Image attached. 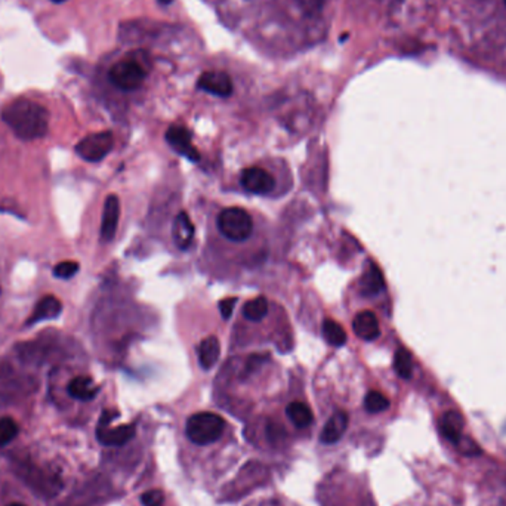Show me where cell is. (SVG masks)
Wrapping results in <instances>:
<instances>
[{
  "label": "cell",
  "mask_w": 506,
  "mask_h": 506,
  "mask_svg": "<svg viewBox=\"0 0 506 506\" xmlns=\"http://www.w3.org/2000/svg\"><path fill=\"white\" fill-rule=\"evenodd\" d=\"M120 218V200L116 194H110L104 203L101 238L103 241H112L116 236Z\"/></svg>",
  "instance_id": "cell-10"
},
{
  "label": "cell",
  "mask_w": 506,
  "mask_h": 506,
  "mask_svg": "<svg viewBox=\"0 0 506 506\" xmlns=\"http://www.w3.org/2000/svg\"><path fill=\"white\" fill-rule=\"evenodd\" d=\"M348 422H349V417H348L347 412L338 410L336 413H333V416L327 421V424L324 425L323 431H322V435H320L322 443H324V444L338 443L345 434L347 428H348Z\"/></svg>",
  "instance_id": "cell-14"
},
{
  "label": "cell",
  "mask_w": 506,
  "mask_h": 506,
  "mask_svg": "<svg viewBox=\"0 0 506 506\" xmlns=\"http://www.w3.org/2000/svg\"><path fill=\"white\" fill-rule=\"evenodd\" d=\"M51 2H53V3H62V2H65V0H51Z\"/></svg>",
  "instance_id": "cell-31"
},
{
  "label": "cell",
  "mask_w": 506,
  "mask_h": 506,
  "mask_svg": "<svg viewBox=\"0 0 506 506\" xmlns=\"http://www.w3.org/2000/svg\"><path fill=\"white\" fill-rule=\"evenodd\" d=\"M354 333L363 340H375L381 335L378 317L372 311L358 313L353 322Z\"/></svg>",
  "instance_id": "cell-15"
},
{
  "label": "cell",
  "mask_w": 506,
  "mask_h": 506,
  "mask_svg": "<svg viewBox=\"0 0 506 506\" xmlns=\"http://www.w3.org/2000/svg\"><path fill=\"white\" fill-rule=\"evenodd\" d=\"M61 313H62V302L57 298V296L46 295L37 302L26 324L33 326L45 320H53V318L60 317Z\"/></svg>",
  "instance_id": "cell-11"
},
{
  "label": "cell",
  "mask_w": 506,
  "mask_h": 506,
  "mask_svg": "<svg viewBox=\"0 0 506 506\" xmlns=\"http://www.w3.org/2000/svg\"><path fill=\"white\" fill-rule=\"evenodd\" d=\"M197 86L216 96L225 98L233 94V80L225 71H204L197 80Z\"/></svg>",
  "instance_id": "cell-8"
},
{
  "label": "cell",
  "mask_w": 506,
  "mask_h": 506,
  "mask_svg": "<svg viewBox=\"0 0 506 506\" xmlns=\"http://www.w3.org/2000/svg\"><path fill=\"white\" fill-rule=\"evenodd\" d=\"M67 391L70 397L80 400V401H89L96 397V394L100 392V387H96L94 383V379L89 376H76L70 381Z\"/></svg>",
  "instance_id": "cell-17"
},
{
  "label": "cell",
  "mask_w": 506,
  "mask_h": 506,
  "mask_svg": "<svg viewBox=\"0 0 506 506\" xmlns=\"http://www.w3.org/2000/svg\"><path fill=\"white\" fill-rule=\"evenodd\" d=\"M166 141L169 146L182 156L189 157L193 162H197L200 159V154L197 151L191 142V134L190 130L184 126H171L166 132Z\"/></svg>",
  "instance_id": "cell-9"
},
{
  "label": "cell",
  "mask_w": 506,
  "mask_h": 506,
  "mask_svg": "<svg viewBox=\"0 0 506 506\" xmlns=\"http://www.w3.org/2000/svg\"><path fill=\"white\" fill-rule=\"evenodd\" d=\"M114 138L112 132H98L87 135L76 146V152L86 162H100L113 150Z\"/></svg>",
  "instance_id": "cell-5"
},
{
  "label": "cell",
  "mask_w": 506,
  "mask_h": 506,
  "mask_svg": "<svg viewBox=\"0 0 506 506\" xmlns=\"http://www.w3.org/2000/svg\"><path fill=\"white\" fill-rule=\"evenodd\" d=\"M268 313V301L263 296H258V298L247 301L243 305V315L247 318L249 322H261L265 318Z\"/></svg>",
  "instance_id": "cell-21"
},
{
  "label": "cell",
  "mask_w": 506,
  "mask_h": 506,
  "mask_svg": "<svg viewBox=\"0 0 506 506\" xmlns=\"http://www.w3.org/2000/svg\"><path fill=\"white\" fill-rule=\"evenodd\" d=\"M365 407L369 413H381L388 410L390 400L379 391H370L365 399Z\"/></svg>",
  "instance_id": "cell-23"
},
{
  "label": "cell",
  "mask_w": 506,
  "mask_h": 506,
  "mask_svg": "<svg viewBox=\"0 0 506 506\" xmlns=\"http://www.w3.org/2000/svg\"><path fill=\"white\" fill-rule=\"evenodd\" d=\"M147 71L138 61L123 60L114 64L108 73V79L122 91H135L144 83Z\"/></svg>",
  "instance_id": "cell-4"
},
{
  "label": "cell",
  "mask_w": 506,
  "mask_h": 506,
  "mask_svg": "<svg viewBox=\"0 0 506 506\" xmlns=\"http://www.w3.org/2000/svg\"><path fill=\"white\" fill-rule=\"evenodd\" d=\"M159 2L163 3V5H169L172 2V0H159Z\"/></svg>",
  "instance_id": "cell-29"
},
{
  "label": "cell",
  "mask_w": 506,
  "mask_h": 506,
  "mask_svg": "<svg viewBox=\"0 0 506 506\" xmlns=\"http://www.w3.org/2000/svg\"><path fill=\"white\" fill-rule=\"evenodd\" d=\"M505 430H506V426H505Z\"/></svg>",
  "instance_id": "cell-33"
},
{
  "label": "cell",
  "mask_w": 506,
  "mask_h": 506,
  "mask_svg": "<svg viewBox=\"0 0 506 506\" xmlns=\"http://www.w3.org/2000/svg\"><path fill=\"white\" fill-rule=\"evenodd\" d=\"M236 302H237L236 298H229V299L221 301V304H219V310H221V314H223V317L225 318V320H228V318L231 317V314H233Z\"/></svg>",
  "instance_id": "cell-27"
},
{
  "label": "cell",
  "mask_w": 506,
  "mask_h": 506,
  "mask_svg": "<svg viewBox=\"0 0 506 506\" xmlns=\"http://www.w3.org/2000/svg\"><path fill=\"white\" fill-rule=\"evenodd\" d=\"M464 428H465L464 416L455 410L444 413L442 419H439V431H442L443 437L447 439V442L453 443L456 446H459L462 442V433H464Z\"/></svg>",
  "instance_id": "cell-13"
},
{
  "label": "cell",
  "mask_w": 506,
  "mask_h": 506,
  "mask_svg": "<svg viewBox=\"0 0 506 506\" xmlns=\"http://www.w3.org/2000/svg\"><path fill=\"white\" fill-rule=\"evenodd\" d=\"M225 421L223 416L212 412H199L186 421L185 434L190 442L197 446H209L218 442L225 431Z\"/></svg>",
  "instance_id": "cell-2"
},
{
  "label": "cell",
  "mask_w": 506,
  "mask_h": 506,
  "mask_svg": "<svg viewBox=\"0 0 506 506\" xmlns=\"http://www.w3.org/2000/svg\"><path fill=\"white\" fill-rule=\"evenodd\" d=\"M141 502L144 506H164V494L162 490L152 489L142 494Z\"/></svg>",
  "instance_id": "cell-26"
},
{
  "label": "cell",
  "mask_w": 506,
  "mask_h": 506,
  "mask_svg": "<svg viewBox=\"0 0 506 506\" xmlns=\"http://www.w3.org/2000/svg\"><path fill=\"white\" fill-rule=\"evenodd\" d=\"M19 433L18 424L12 419V417H2L0 419V447L9 444L14 442L15 437Z\"/></svg>",
  "instance_id": "cell-24"
},
{
  "label": "cell",
  "mask_w": 506,
  "mask_h": 506,
  "mask_svg": "<svg viewBox=\"0 0 506 506\" xmlns=\"http://www.w3.org/2000/svg\"><path fill=\"white\" fill-rule=\"evenodd\" d=\"M218 229L231 241H245L253 233L252 216L241 207H228L218 216Z\"/></svg>",
  "instance_id": "cell-3"
},
{
  "label": "cell",
  "mask_w": 506,
  "mask_h": 506,
  "mask_svg": "<svg viewBox=\"0 0 506 506\" xmlns=\"http://www.w3.org/2000/svg\"><path fill=\"white\" fill-rule=\"evenodd\" d=\"M299 3L308 10V12H311V10H317L322 8L323 0H299Z\"/></svg>",
  "instance_id": "cell-28"
},
{
  "label": "cell",
  "mask_w": 506,
  "mask_h": 506,
  "mask_svg": "<svg viewBox=\"0 0 506 506\" xmlns=\"http://www.w3.org/2000/svg\"><path fill=\"white\" fill-rule=\"evenodd\" d=\"M3 122L12 129L14 134L23 141H35L43 138L49 129V112L27 98L9 103L2 110Z\"/></svg>",
  "instance_id": "cell-1"
},
{
  "label": "cell",
  "mask_w": 506,
  "mask_h": 506,
  "mask_svg": "<svg viewBox=\"0 0 506 506\" xmlns=\"http://www.w3.org/2000/svg\"><path fill=\"white\" fill-rule=\"evenodd\" d=\"M505 3H506V0H505Z\"/></svg>",
  "instance_id": "cell-32"
},
{
  "label": "cell",
  "mask_w": 506,
  "mask_h": 506,
  "mask_svg": "<svg viewBox=\"0 0 506 506\" xmlns=\"http://www.w3.org/2000/svg\"><path fill=\"white\" fill-rule=\"evenodd\" d=\"M172 238L178 249L186 250L193 245L194 224L186 212H180L172 225Z\"/></svg>",
  "instance_id": "cell-12"
},
{
  "label": "cell",
  "mask_w": 506,
  "mask_h": 506,
  "mask_svg": "<svg viewBox=\"0 0 506 506\" xmlns=\"http://www.w3.org/2000/svg\"><path fill=\"white\" fill-rule=\"evenodd\" d=\"M135 433H137L135 424L120 425L116 428H112L110 425H98L96 438L98 442L104 446L119 447L130 442V439L135 437Z\"/></svg>",
  "instance_id": "cell-7"
},
{
  "label": "cell",
  "mask_w": 506,
  "mask_h": 506,
  "mask_svg": "<svg viewBox=\"0 0 506 506\" xmlns=\"http://www.w3.org/2000/svg\"><path fill=\"white\" fill-rule=\"evenodd\" d=\"M385 288L383 277L379 267L376 263H369L366 271L363 272L361 280H360V293L363 296H376L379 295Z\"/></svg>",
  "instance_id": "cell-16"
},
{
  "label": "cell",
  "mask_w": 506,
  "mask_h": 506,
  "mask_svg": "<svg viewBox=\"0 0 506 506\" xmlns=\"http://www.w3.org/2000/svg\"><path fill=\"white\" fill-rule=\"evenodd\" d=\"M394 369L397 372V375L403 379H410L412 372H413V363L412 356L407 353L405 349L400 348L394 357Z\"/></svg>",
  "instance_id": "cell-22"
},
{
  "label": "cell",
  "mask_w": 506,
  "mask_h": 506,
  "mask_svg": "<svg viewBox=\"0 0 506 506\" xmlns=\"http://www.w3.org/2000/svg\"><path fill=\"white\" fill-rule=\"evenodd\" d=\"M286 415H288L289 421L298 428L310 426L314 421V415L313 410L310 409V405L302 401H292L288 407H286Z\"/></svg>",
  "instance_id": "cell-19"
},
{
  "label": "cell",
  "mask_w": 506,
  "mask_h": 506,
  "mask_svg": "<svg viewBox=\"0 0 506 506\" xmlns=\"http://www.w3.org/2000/svg\"><path fill=\"white\" fill-rule=\"evenodd\" d=\"M79 270H80V267H79V263H77V262L64 261V262H60V263H57V265H55L53 277L67 280V279L74 277L76 274L79 272Z\"/></svg>",
  "instance_id": "cell-25"
},
{
  "label": "cell",
  "mask_w": 506,
  "mask_h": 506,
  "mask_svg": "<svg viewBox=\"0 0 506 506\" xmlns=\"http://www.w3.org/2000/svg\"><path fill=\"white\" fill-rule=\"evenodd\" d=\"M240 184L247 193L270 194L274 190V186H276V180L268 171L253 166L241 172Z\"/></svg>",
  "instance_id": "cell-6"
},
{
  "label": "cell",
  "mask_w": 506,
  "mask_h": 506,
  "mask_svg": "<svg viewBox=\"0 0 506 506\" xmlns=\"http://www.w3.org/2000/svg\"><path fill=\"white\" fill-rule=\"evenodd\" d=\"M8 506H26V505H23V503H18V502H15V503H10V505H8Z\"/></svg>",
  "instance_id": "cell-30"
},
{
  "label": "cell",
  "mask_w": 506,
  "mask_h": 506,
  "mask_svg": "<svg viewBox=\"0 0 506 506\" xmlns=\"http://www.w3.org/2000/svg\"><path fill=\"white\" fill-rule=\"evenodd\" d=\"M197 354H199V361L200 366L204 370L212 369L218 360L219 356H221V344L216 336H209L206 339H203L199 348H197Z\"/></svg>",
  "instance_id": "cell-18"
},
{
  "label": "cell",
  "mask_w": 506,
  "mask_h": 506,
  "mask_svg": "<svg viewBox=\"0 0 506 506\" xmlns=\"http://www.w3.org/2000/svg\"><path fill=\"white\" fill-rule=\"evenodd\" d=\"M323 336L329 345L342 347L347 344V332L345 329L336 323L332 318H326L323 322Z\"/></svg>",
  "instance_id": "cell-20"
}]
</instances>
